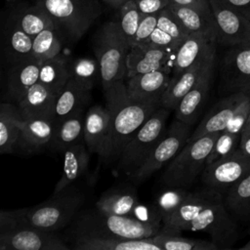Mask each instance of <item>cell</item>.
I'll return each mask as SVG.
<instances>
[{"mask_svg": "<svg viewBox=\"0 0 250 250\" xmlns=\"http://www.w3.org/2000/svg\"><path fill=\"white\" fill-rule=\"evenodd\" d=\"M143 15L159 13L170 5V0H134Z\"/></svg>", "mask_w": 250, "mask_h": 250, "instance_id": "45", "label": "cell"}, {"mask_svg": "<svg viewBox=\"0 0 250 250\" xmlns=\"http://www.w3.org/2000/svg\"><path fill=\"white\" fill-rule=\"evenodd\" d=\"M217 44V41L201 33H190L181 43L175 52L172 76H176L204 55Z\"/></svg>", "mask_w": 250, "mask_h": 250, "instance_id": "22", "label": "cell"}, {"mask_svg": "<svg viewBox=\"0 0 250 250\" xmlns=\"http://www.w3.org/2000/svg\"><path fill=\"white\" fill-rule=\"evenodd\" d=\"M138 202V196L134 188L131 187H117L103 192L95 207L103 213L130 216Z\"/></svg>", "mask_w": 250, "mask_h": 250, "instance_id": "28", "label": "cell"}, {"mask_svg": "<svg viewBox=\"0 0 250 250\" xmlns=\"http://www.w3.org/2000/svg\"><path fill=\"white\" fill-rule=\"evenodd\" d=\"M50 15L60 31L71 41L80 39L102 14L98 0H33Z\"/></svg>", "mask_w": 250, "mask_h": 250, "instance_id": "6", "label": "cell"}, {"mask_svg": "<svg viewBox=\"0 0 250 250\" xmlns=\"http://www.w3.org/2000/svg\"><path fill=\"white\" fill-rule=\"evenodd\" d=\"M71 242L75 250H161L152 237H77Z\"/></svg>", "mask_w": 250, "mask_h": 250, "instance_id": "21", "label": "cell"}, {"mask_svg": "<svg viewBox=\"0 0 250 250\" xmlns=\"http://www.w3.org/2000/svg\"><path fill=\"white\" fill-rule=\"evenodd\" d=\"M221 194L220 191L207 187L200 190L189 191L177 210L162 221L163 226L160 232L180 234L205 207Z\"/></svg>", "mask_w": 250, "mask_h": 250, "instance_id": "14", "label": "cell"}, {"mask_svg": "<svg viewBox=\"0 0 250 250\" xmlns=\"http://www.w3.org/2000/svg\"><path fill=\"white\" fill-rule=\"evenodd\" d=\"M238 147L244 154L250 157V127L245 126L243 128Z\"/></svg>", "mask_w": 250, "mask_h": 250, "instance_id": "48", "label": "cell"}, {"mask_svg": "<svg viewBox=\"0 0 250 250\" xmlns=\"http://www.w3.org/2000/svg\"><path fill=\"white\" fill-rule=\"evenodd\" d=\"M151 237L161 247V250H219L212 240L187 238L180 234L163 232Z\"/></svg>", "mask_w": 250, "mask_h": 250, "instance_id": "37", "label": "cell"}, {"mask_svg": "<svg viewBox=\"0 0 250 250\" xmlns=\"http://www.w3.org/2000/svg\"><path fill=\"white\" fill-rule=\"evenodd\" d=\"M131 45L118 21L103 24L94 38V52L101 67V81L104 95L126 87L127 57Z\"/></svg>", "mask_w": 250, "mask_h": 250, "instance_id": "2", "label": "cell"}, {"mask_svg": "<svg viewBox=\"0 0 250 250\" xmlns=\"http://www.w3.org/2000/svg\"><path fill=\"white\" fill-rule=\"evenodd\" d=\"M157 27L173 37L180 45L188 35L181 21L168 7L159 12Z\"/></svg>", "mask_w": 250, "mask_h": 250, "instance_id": "42", "label": "cell"}, {"mask_svg": "<svg viewBox=\"0 0 250 250\" xmlns=\"http://www.w3.org/2000/svg\"><path fill=\"white\" fill-rule=\"evenodd\" d=\"M84 196L68 188L55 193L51 198L33 207L24 208L27 221L38 229L58 231L71 225L76 217Z\"/></svg>", "mask_w": 250, "mask_h": 250, "instance_id": "8", "label": "cell"}, {"mask_svg": "<svg viewBox=\"0 0 250 250\" xmlns=\"http://www.w3.org/2000/svg\"><path fill=\"white\" fill-rule=\"evenodd\" d=\"M216 56V46L192 65L176 76H172L168 88L161 97V106L175 110L181 100L192 88L211 58Z\"/></svg>", "mask_w": 250, "mask_h": 250, "instance_id": "18", "label": "cell"}, {"mask_svg": "<svg viewBox=\"0 0 250 250\" xmlns=\"http://www.w3.org/2000/svg\"><path fill=\"white\" fill-rule=\"evenodd\" d=\"M106 5L115 8V9H119L123 4H125L127 1L129 0H103Z\"/></svg>", "mask_w": 250, "mask_h": 250, "instance_id": "49", "label": "cell"}, {"mask_svg": "<svg viewBox=\"0 0 250 250\" xmlns=\"http://www.w3.org/2000/svg\"><path fill=\"white\" fill-rule=\"evenodd\" d=\"M220 133L205 135L187 142L180 152L168 163L160 182L168 188H188L202 174L208 155Z\"/></svg>", "mask_w": 250, "mask_h": 250, "instance_id": "5", "label": "cell"}, {"mask_svg": "<svg viewBox=\"0 0 250 250\" xmlns=\"http://www.w3.org/2000/svg\"><path fill=\"white\" fill-rule=\"evenodd\" d=\"M20 109L13 104L2 103L0 107V152L13 153L19 144L21 122Z\"/></svg>", "mask_w": 250, "mask_h": 250, "instance_id": "30", "label": "cell"}, {"mask_svg": "<svg viewBox=\"0 0 250 250\" xmlns=\"http://www.w3.org/2000/svg\"><path fill=\"white\" fill-rule=\"evenodd\" d=\"M109 110V129L102 153L104 161L118 160L120 154L138 129L161 106L160 99L136 100L128 96L126 87L104 95Z\"/></svg>", "mask_w": 250, "mask_h": 250, "instance_id": "1", "label": "cell"}, {"mask_svg": "<svg viewBox=\"0 0 250 250\" xmlns=\"http://www.w3.org/2000/svg\"><path fill=\"white\" fill-rule=\"evenodd\" d=\"M40 64L33 58L13 65L8 79V92L17 103L31 86L39 81Z\"/></svg>", "mask_w": 250, "mask_h": 250, "instance_id": "29", "label": "cell"}, {"mask_svg": "<svg viewBox=\"0 0 250 250\" xmlns=\"http://www.w3.org/2000/svg\"><path fill=\"white\" fill-rule=\"evenodd\" d=\"M62 32L57 25H52L33 37V58L40 63L61 53L62 43Z\"/></svg>", "mask_w": 250, "mask_h": 250, "instance_id": "36", "label": "cell"}, {"mask_svg": "<svg viewBox=\"0 0 250 250\" xmlns=\"http://www.w3.org/2000/svg\"><path fill=\"white\" fill-rule=\"evenodd\" d=\"M110 114L107 107L94 105L90 107L84 119V143L92 153L100 155L103 151L108 129Z\"/></svg>", "mask_w": 250, "mask_h": 250, "instance_id": "23", "label": "cell"}, {"mask_svg": "<svg viewBox=\"0 0 250 250\" xmlns=\"http://www.w3.org/2000/svg\"><path fill=\"white\" fill-rule=\"evenodd\" d=\"M162 227L151 226L131 216H119L93 210L78 212L71 223V239L77 237L147 238L158 234Z\"/></svg>", "mask_w": 250, "mask_h": 250, "instance_id": "3", "label": "cell"}, {"mask_svg": "<svg viewBox=\"0 0 250 250\" xmlns=\"http://www.w3.org/2000/svg\"><path fill=\"white\" fill-rule=\"evenodd\" d=\"M12 1H14V0H7V2H12Z\"/></svg>", "mask_w": 250, "mask_h": 250, "instance_id": "52", "label": "cell"}, {"mask_svg": "<svg viewBox=\"0 0 250 250\" xmlns=\"http://www.w3.org/2000/svg\"><path fill=\"white\" fill-rule=\"evenodd\" d=\"M56 127L55 121L50 118L22 117L18 146L28 152L38 151L46 146H51Z\"/></svg>", "mask_w": 250, "mask_h": 250, "instance_id": "20", "label": "cell"}, {"mask_svg": "<svg viewBox=\"0 0 250 250\" xmlns=\"http://www.w3.org/2000/svg\"><path fill=\"white\" fill-rule=\"evenodd\" d=\"M130 216L147 225L158 227L163 226L162 216L156 204H146L138 202Z\"/></svg>", "mask_w": 250, "mask_h": 250, "instance_id": "43", "label": "cell"}, {"mask_svg": "<svg viewBox=\"0 0 250 250\" xmlns=\"http://www.w3.org/2000/svg\"><path fill=\"white\" fill-rule=\"evenodd\" d=\"M12 18L24 32L32 37L56 24L46 10L37 4L17 11Z\"/></svg>", "mask_w": 250, "mask_h": 250, "instance_id": "34", "label": "cell"}, {"mask_svg": "<svg viewBox=\"0 0 250 250\" xmlns=\"http://www.w3.org/2000/svg\"><path fill=\"white\" fill-rule=\"evenodd\" d=\"M6 44L14 64L33 59V37L24 32L11 18L6 28Z\"/></svg>", "mask_w": 250, "mask_h": 250, "instance_id": "32", "label": "cell"}, {"mask_svg": "<svg viewBox=\"0 0 250 250\" xmlns=\"http://www.w3.org/2000/svg\"><path fill=\"white\" fill-rule=\"evenodd\" d=\"M70 78L69 64L61 54L41 62L39 82L58 95Z\"/></svg>", "mask_w": 250, "mask_h": 250, "instance_id": "31", "label": "cell"}, {"mask_svg": "<svg viewBox=\"0 0 250 250\" xmlns=\"http://www.w3.org/2000/svg\"><path fill=\"white\" fill-rule=\"evenodd\" d=\"M143 16V13L134 0L127 1L119 8V20L117 21L121 31L131 46Z\"/></svg>", "mask_w": 250, "mask_h": 250, "instance_id": "39", "label": "cell"}, {"mask_svg": "<svg viewBox=\"0 0 250 250\" xmlns=\"http://www.w3.org/2000/svg\"><path fill=\"white\" fill-rule=\"evenodd\" d=\"M240 250H250V239L248 240V242H246L244 245L239 247Z\"/></svg>", "mask_w": 250, "mask_h": 250, "instance_id": "50", "label": "cell"}, {"mask_svg": "<svg viewBox=\"0 0 250 250\" xmlns=\"http://www.w3.org/2000/svg\"><path fill=\"white\" fill-rule=\"evenodd\" d=\"M221 88L250 97V41L229 48L221 62Z\"/></svg>", "mask_w": 250, "mask_h": 250, "instance_id": "12", "label": "cell"}, {"mask_svg": "<svg viewBox=\"0 0 250 250\" xmlns=\"http://www.w3.org/2000/svg\"><path fill=\"white\" fill-rule=\"evenodd\" d=\"M168 8L175 14L188 34L201 33L217 41V26L212 11L170 4Z\"/></svg>", "mask_w": 250, "mask_h": 250, "instance_id": "27", "label": "cell"}, {"mask_svg": "<svg viewBox=\"0 0 250 250\" xmlns=\"http://www.w3.org/2000/svg\"><path fill=\"white\" fill-rule=\"evenodd\" d=\"M175 52L149 43L132 46L127 57V78L139 73L173 69Z\"/></svg>", "mask_w": 250, "mask_h": 250, "instance_id": "16", "label": "cell"}, {"mask_svg": "<svg viewBox=\"0 0 250 250\" xmlns=\"http://www.w3.org/2000/svg\"><path fill=\"white\" fill-rule=\"evenodd\" d=\"M158 14L159 13H152V14H146L143 16L141 22L139 24V27L137 29L132 46L145 44L148 41L150 35L152 34V32L157 26Z\"/></svg>", "mask_w": 250, "mask_h": 250, "instance_id": "44", "label": "cell"}, {"mask_svg": "<svg viewBox=\"0 0 250 250\" xmlns=\"http://www.w3.org/2000/svg\"><path fill=\"white\" fill-rule=\"evenodd\" d=\"M57 95L39 81L31 86L18 103L21 114L25 117L53 119Z\"/></svg>", "mask_w": 250, "mask_h": 250, "instance_id": "25", "label": "cell"}, {"mask_svg": "<svg viewBox=\"0 0 250 250\" xmlns=\"http://www.w3.org/2000/svg\"><path fill=\"white\" fill-rule=\"evenodd\" d=\"M188 192L184 188H168L158 195L155 204L162 216V221L177 210Z\"/></svg>", "mask_w": 250, "mask_h": 250, "instance_id": "40", "label": "cell"}, {"mask_svg": "<svg viewBox=\"0 0 250 250\" xmlns=\"http://www.w3.org/2000/svg\"><path fill=\"white\" fill-rule=\"evenodd\" d=\"M250 21V0H223Z\"/></svg>", "mask_w": 250, "mask_h": 250, "instance_id": "47", "label": "cell"}, {"mask_svg": "<svg viewBox=\"0 0 250 250\" xmlns=\"http://www.w3.org/2000/svg\"><path fill=\"white\" fill-rule=\"evenodd\" d=\"M185 230L206 232L219 249L231 248L240 236L238 226L227 208L223 194L205 207Z\"/></svg>", "mask_w": 250, "mask_h": 250, "instance_id": "9", "label": "cell"}, {"mask_svg": "<svg viewBox=\"0 0 250 250\" xmlns=\"http://www.w3.org/2000/svg\"><path fill=\"white\" fill-rule=\"evenodd\" d=\"M90 151L83 144L78 143L63 150L62 172L60 180L55 186L54 194L59 193L78 180L86 171L89 165Z\"/></svg>", "mask_w": 250, "mask_h": 250, "instance_id": "26", "label": "cell"}, {"mask_svg": "<svg viewBox=\"0 0 250 250\" xmlns=\"http://www.w3.org/2000/svg\"><path fill=\"white\" fill-rule=\"evenodd\" d=\"M1 250H69L57 231H48L30 224L23 209L0 212Z\"/></svg>", "mask_w": 250, "mask_h": 250, "instance_id": "4", "label": "cell"}, {"mask_svg": "<svg viewBox=\"0 0 250 250\" xmlns=\"http://www.w3.org/2000/svg\"><path fill=\"white\" fill-rule=\"evenodd\" d=\"M249 96L243 93L229 94L220 100L206 113L197 127L190 134L188 142L196 140L205 135L222 132L233 116L234 112Z\"/></svg>", "mask_w": 250, "mask_h": 250, "instance_id": "17", "label": "cell"}, {"mask_svg": "<svg viewBox=\"0 0 250 250\" xmlns=\"http://www.w3.org/2000/svg\"><path fill=\"white\" fill-rule=\"evenodd\" d=\"M240 137L241 136L231 134L225 130L220 132L214 146L207 157L206 165L232 153L236 148H238Z\"/></svg>", "mask_w": 250, "mask_h": 250, "instance_id": "41", "label": "cell"}, {"mask_svg": "<svg viewBox=\"0 0 250 250\" xmlns=\"http://www.w3.org/2000/svg\"><path fill=\"white\" fill-rule=\"evenodd\" d=\"M216 56L211 58L205 65L196 83L181 100L175 108V119L192 126L199 116L209 95L213 78Z\"/></svg>", "mask_w": 250, "mask_h": 250, "instance_id": "15", "label": "cell"}, {"mask_svg": "<svg viewBox=\"0 0 250 250\" xmlns=\"http://www.w3.org/2000/svg\"><path fill=\"white\" fill-rule=\"evenodd\" d=\"M170 4L192 7V8L205 10V11H211L209 0H170Z\"/></svg>", "mask_w": 250, "mask_h": 250, "instance_id": "46", "label": "cell"}, {"mask_svg": "<svg viewBox=\"0 0 250 250\" xmlns=\"http://www.w3.org/2000/svg\"><path fill=\"white\" fill-rule=\"evenodd\" d=\"M225 203L232 216L243 220L250 216V172L227 191Z\"/></svg>", "mask_w": 250, "mask_h": 250, "instance_id": "35", "label": "cell"}, {"mask_svg": "<svg viewBox=\"0 0 250 250\" xmlns=\"http://www.w3.org/2000/svg\"><path fill=\"white\" fill-rule=\"evenodd\" d=\"M172 70L160 69L139 73L126 81V90L130 98L136 100L160 99L172 78Z\"/></svg>", "mask_w": 250, "mask_h": 250, "instance_id": "19", "label": "cell"}, {"mask_svg": "<svg viewBox=\"0 0 250 250\" xmlns=\"http://www.w3.org/2000/svg\"><path fill=\"white\" fill-rule=\"evenodd\" d=\"M90 93L91 90L70 77L63 89L57 95L53 116L56 125L71 115L82 112L90 100Z\"/></svg>", "mask_w": 250, "mask_h": 250, "instance_id": "24", "label": "cell"}, {"mask_svg": "<svg viewBox=\"0 0 250 250\" xmlns=\"http://www.w3.org/2000/svg\"><path fill=\"white\" fill-rule=\"evenodd\" d=\"M245 126L250 127V113H249V117H248V120H247V123H246V125H245Z\"/></svg>", "mask_w": 250, "mask_h": 250, "instance_id": "51", "label": "cell"}, {"mask_svg": "<svg viewBox=\"0 0 250 250\" xmlns=\"http://www.w3.org/2000/svg\"><path fill=\"white\" fill-rule=\"evenodd\" d=\"M84 119L82 112H79L59 122L51 146L58 150H64L70 146L81 143L84 139Z\"/></svg>", "mask_w": 250, "mask_h": 250, "instance_id": "33", "label": "cell"}, {"mask_svg": "<svg viewBox=\"0 0 250 250\" xmlns=\"http://www.w3.org/2000/svg\"><path fill=\"white\" fill-rule=\"evenodd\" d=\"M170 111L163 106L158 107L138 129L118 158V172L131 177L144 164L163 138Z\"/></svg>", "mask_w": 250, "mask_h": 250, "instance_id": "7", "label": "cell"}, {"mask_svg": "<svg viewBox=\"0 0 250 250\" xmlns=\"http://www.w3.org/2000/svg\"><path fill=\"white\" fill-rule=\"evenodd\" d=\"M217 26V43L231 47L250 41V21L223 0H209Z\"/></svg>", "mask_w": 250, "mask_h": 250, "instance_id": "13", "label": "cell"}, {"mask_svg": "<svg viewBox=\"0 0 250 250\" xmlns=\"http://www.w3.org/2000/svg\"><path fill=\"white\" fill-rule=\"evenodd\" d=\"M69 69L70 77L89 90L101 79V67L97 58H79L69 64Z\"/></svg>", "mask_w": 250, "mask_h": 250, "instance_id": "38", "label": "cell"}, {"mask_svg": "<svg viewBox=\"0 0 250 250\" xmlns=\"http://www.w3.org/2000/svg\"><path fill=\"white\" fill-rule=\"evenodd\" d=\"M250 172V157L238 147L232 153L207 164L201 174L203 184L222 194Z\"/></svg>", "mask_w": 250, "mask_h": 250, "instance_id": "11", "label": "cell"}, {"mask_svg": "<svg viewBox=\"0 0 250 250\" xmlns=\"http://www.w3.org/2000/svg\"><path fill=\"white\" fill-rule=\"evenodd\" d=\"M190 127L175 119L166 130L161 141L131 178L137 183L144 182L153 173L161 169L166 163H169L187 144L191 134Z\"/></svg>", "mask_w": 250, "mask_h": 250, "instance_id": "10", "label": "cell"}]
</instances>
